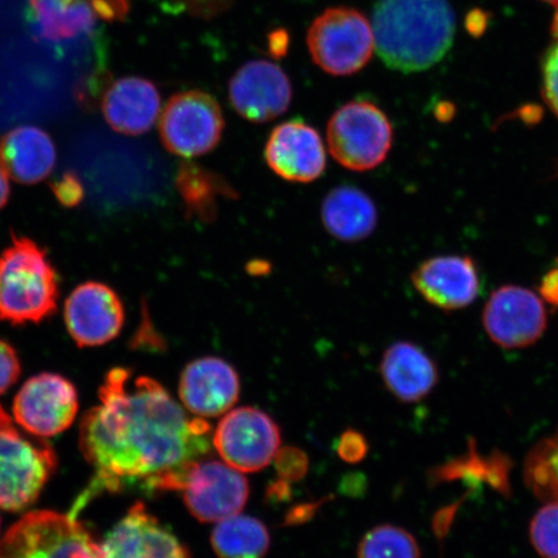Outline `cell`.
I'll return each instance as SVG.
<instances>
[{"label": "cell", "mask_w": 558, "mask_h": 558, "mask_svg": "<svg viewBox=\"0 0 558 558\" xmlns=\"http://www.w3.org/2000/svg\"><path fill=\"white\" fill-rule=\"evenodd\" d=\"M105 121L118 134L140 136L156 124L160 114L157 86L142 76H124L104 94Z\"/></svg>", "instance_id": "obj_19"}, {"label": "cell", "mask_w": 558, "mask_h": 558, "mask_svg": "<svg viewBox=\"0 0 558 558\" xmlns=\"http://www.w3.org/2000/svg\"><path fill=\"white\" fill-rule=\"evenodd\" d=\"M359 558H422L413 535L393 525L369 530L361 541Z\"/></svg>", "instance_id": "obj_27"}, {"label": "cell", "mask_w": 558, "mask_h": 558, "mask_svg": "<svg viewBox=\"0 0 558 558\" xmlns=\"http://www.w3.org/2000/svg\"><path fill=\"white\" fill-rule=\"evenodd\" d=\"M306 46L314 64L325 73L353 75L373 58V25L359 10L331 7L314 19L306 34Z\"/></svg>", "instance_id": "obj_5"}, {"label": "cell", "mask_w": 558, "mask_h": 558, "mask_svg": "<svg viewBox=\"0 0 558 558\" xmlns=\"http://www.w3.org/2000/svg\"><path fill=\"white\" fill-rule=\"evenodd\" d=\"M56 146L45 130L20 125L0 138V166L19 184L34 185L46 180L56 165Z\"/></svg>", "instance_id": "obj_20"}, {"label": "cell", "mask_w": 558, "mask_h": 558, "mask_svg": "<svg viewBox=\"0 0 558 558\" xmlns=\"http://www.w3.org/2000/svg\"><path fill=\"white\" fill-rule=\"evenodd\" d=\"M484 326L494 343L509 349L525 348L546 331L547 312L533 291L506 286L488 299Z\"/></svg>", "instance_id": "obj_14"}, {"label": "cell", "mask_w": 558, "mask_h": 558, "mask_svg": "<svg viewBox=\"0 0 558 558\" xmlns=\"http://www.w3.org/2000/svg\"><path fill=\"white\" fill-rule=\"evenodd\" d=\"M523 477L530 490L539 499L558 500V429L529 452Z\"/></svg>", "instance_id": "obj_26"}, {"label": "cell", "mask_w": 558, "mask_h": 558, "mask_svg": "<svg viewBox=\"0 0 558 558\" xmlns=\"http://www.w3.org/2000/svg\"><path fill=\"white\" fill-rule=\"evenodd\" d=\"M256 267L253 264L248 265L250 274H255L256 276H262L264 274H268L269 264L265 262H254Z\"/></svg>", "instance_id": "obj_38"}, {"label": "cell", "mask_w": 558, "mask_h": 558, "mask_svg": "<svg viewBox=\"0 0 558 558\" xmlns=\"http://www.w3.org/2000/svg\"><path fill=\"white\" fill-rule=\"evenodd\" d=\"M60 278L47 251L27 236L12 234L0 253V320L39 324L58 311Z\"/></svg>", "instance_id": "obj_3"}, {"label": "cell", "mask_w": 558, "mask_h": 558, "mask_svg": "<svg viewBox=\"0 0 558 558\" xmlns=\"http://www.w3.org/2000/svg\"><path fill=\"white\" fill-rule=\"evenodd\" d=\"M11 197V186L9 181V174L0 166V209L9 204Z\"/></svg>", "instance_id": "obj_37"}, {"label": "cell", "mask_w": 558, "mask_h": 558, "mask_svg": "<svg viewBox=\"0 0 558 558\" xmlns=\"http://www.w3.org/2000/svg\"><path fill=\"white\" fill-rule=\"evenodd\" d=\"M542 295L548 303L558 305V262L542 283Z\"/></svg>", "instance_id": "obj_36"}, {"label": "cell", "mask_w": 558, "mask_h": 558, "mask_svg": "<svg viewBox=\"0 0 558 558\" xmlns=\"http://www.w3.org/2000/svg\"><path fill=\"white\" fill-rule=\"evenodd\" d=\"M70 337L81 348L108 344L124 325L122 299L110 286L88 281L70 292L64 306Z\"/></svg>", "instance_id": "obj_13"}, {"label": "cell", "mask_w": 558, "mask_h": 558, "mask_svg": "<svg viewBox=\"0 0 558 558\" xmlns=\"http://www.w3.org/2000/svg\"><path fill=\"white\" fill-rule=\"evenodd\" d=\"M0 558H102L100 544L76 515L34 511L0 541Z\"/></svg>", "instance_id": "obj_7"}, {"label": "cell", "mask_w": 558, "mask_h": 558, "mask_svg": "<svg viewBox=\"0 0 558 558\" xmlns=\"http://www.w3.org/2000/svg\"><path fill=\"white\" fill-rule=\"evenodd\" d=\"M27 15L38 39L52 45L93 34L99 21L83 0H29Z\"/></svg>", "instance_id": "obj_23"}, {"label": "cell", "mask_w": 558, "mask_h": 558, "mask_svg": "<svg viewBox=\"0 0 558 558\" xmlns=\"http://www.w3.org/2000/svg\"><path fill=\"white\" fill-rule=\"evenodd\" d=\"M213 445L222 462L236 471L259 472L274 462L281 449V430L264 411L239 408L221 418Z\"/></svg>", "instance_id": "obj_9"}, {"label": "cell", "mask_w": 558, "mask_h": 558, "mask_svg": "<svg viewBox=\"0 0 558 558\" xmlns=\"http://www.w3.org/2000/svg\"><path fill=\"white\" fill-rule=\"evenodd\" d=\"M367 442L364 436L355 430H347L340 437L338 453L348 463H357L365 458Z\"/></svg>", "instance_id": "obj_34"}, {"label": "cell", "mask_w": 558, "mask_h": 558, "mask_svg": "<svg viewBox=\"0 0 558 558\" xmlns=\"http://www.w3.org/2000/svg\"><path fill=\"white\" fill-rule=\"evenodd\" d=\"M102 558H191L190 550L143 504H136L100 544Z\"/></svg>", "instance_id": "obj_17"}, {"label": "cell", "mask_w": 558, "mask_h": 558, "mask_svg": "<svg viewBox=\"0 0 558 558\" xmlns=\"http://www.w3.org/2000/svg\"><path fill=\"white\" fill-rule=\"evenodd\" d=\"M380 373L389 392L404 403L427 397L438 381V369L422 348L397 341L383 355Z\"/></svg>", "instance_id": "obj_21"}, {"label": "cell", "mask_w": 558, "mask_h": 558, "mask_svg": "<svg viewBox=\"0 0 558 558\" xmlns=\"http://www.w3.org/2000/svg\"><path fill=\"white\" fill-rule=\"evenodd\" d=\"M16 428L0 407V508L21 511L34 504L56 469L50 445Z\"/></svg>", "instance_id": "obj_6"}, {"label": "cell", "mask_w": 558, "mask_h": 558, "mask_svg": "<svg viewBox=\"0 0 558 558\" xmlns=\"http://www.w3.org/2000/svg\"><path fill=\"white\" fill-rule=\"evenodd\" d=\"M264 158L277 177L299 184L323 177L327 165L323 137L303 120L277 125L265 144Z\"/></svg>", "instance_id": "obj_15"}, {"label": "cell", "mask_w": 558, "mask_h": 558, "mask_svg": "<svg viewBox=\"0 0 558 558\" xmlns=\"http://www.w3.org/2000/svg\"><path fill=\"white\" fill-rule=\"evenodd\" d=\"M100 404L81 424L80 445L95 478L74 507L90 497L142 486L150 492H180L190 466L211 451V427L190 417L169 392L148 376L132 379L114 368L99 392Z\"/></svg>", "instance_id": "obj_1"}, {"label": "cell", "mask_w": 558, "mask_h": 558, "mask_svg": "<svg viewBox=\"0 0 558 558\" xmlns=\"http://www.w3.org/2000/svg\"><path fill=\"white\" fill-rule=\"evenodd\" d=\"M225 129L219 101L202 89L174 94L159 118V136L165 148L185 159L211 153L220 144Z\"/></svg>", "instance_id": "obj_8"}, {"label": "cell", "mask_w": 558, "mask_h": 558, "mask_svg": "<svg viewBox=\"0 0 558 558\" xmlns=\"http://www.w3.org/2000/svg\"><path fill=\"white\" fill-rule=\"evenodd\" d=\"M172 2L194 17L209 20L227 12L235 0H172Z\"/></svg>", "instance_id": "obj_33"}, {"label": "cell", "mask_w": 558, "mask_h": 558, "mask_svg": "<svg viewBox=\"0 0 558 558\" xmlns=\"http://www.w3.org/2000/svg\"><path fill=\"white\" fill-rule=\"evenodd\" d=\"M327 145L344 169L365 172L387 159L393 144V129L378 105L353 100L340 107L327 124Z\"/></svg>", "instance_id": "obj_4"}, {"label": "cell", "mask_w": 558, "mask_h": 558, "mask_svg": "<svg viewBox=\"0 0 558 558\" xmlns=\"http://www.w3.org/2000/svg\"><path fill=\"white\" fill-rule=\"evenodd\" d=\"M174 186L183 201L187 218L206 225L218 216L221 199L236 197V192L225 178L192 162L179 166Z\"/></svg>", "instance_id": "obj_24"}, {"label": "cell", "mask_w": 558, "mask_h": 558, "mask_svg": "<svg viewBox=\"0 0 558 558\" xmlns=\"http://www.w3.org/2000/svg\"><path fill=\"white\" fill-rule=\"evenodd\" d=\"M373 31L384 64L403 73L423 72L449 52L456 16L449 0H379Z\"/></svg>", "instance_id": "obj_2"}, {"label": "cell", "mask_w": 558, "mask_h": 558, "mask_svg": "<svg viewBox=\"0 0 558 558\" xmlns=\"http://www.w3.org/2000/svg\"><path fill=\"white\" fill-rule=\"evenodd\" d=\"M54 198L62 207L74 208L85 198V187L75 172L68 171L51 186Z\"/></svg>", "instance_id": "obj_29"}, {"label": "cell", "mask_w": 558, "mask_h": 558, "mask_svg": "<svg viewBox=\"0 0 558 558\" xmlns=\"http://www.w3.org/2000/svg\"><path fill=\"white\" fill-rule=\"evenodd\" d=\"M413 283L428 303L445 311L465 308L477 298L480 279L470 257L441 256L418 265Z\"/></svg>", "instance_id": "obj_18"}, {"label": "cell", "mask_w": 558, "mask_h": 558, "mask_svg": "<svg viewBox=\"0 0 558 558\" xmlns=\"http://www.w3.org/2000/svg\"><path fill=\"white\" fill-rule=\"evenodd\" d=\"M240 392L239 374L219 357L194 360L180 376L181 402L190 413L202 418L227 414L239 401Z\"/></svg>", "instance_id": "obj_16"}, {"label": "cell", "mask_w": 558, "mask_h": 558, "mask_svg": "<svg viewBox=\"0 0 558 558\" xmlns=\"http://www.w3.org/2000/svg\"><path fill=\"white\" fill-rule=\"evenodd\" d=\"M320 218L333 239L360 242L368 239L378 226V209L369 195L353 185L333 187L326 195Z\"/></svg>", "instance_id": "obj_22"}, {"label": "cell", "mask_w": 558, "mask_h": 558, "mask_svg": "<svg viewBox=\"0 0 558 558\" xmlns=\"http://www.w3.org/2000/svg\"><path fill=\"white\" fill-rule=\"evenodd\" d=\"M180 492L187 511L201 522H220L239 514L250 497L243 473L226 462L201 459L187 470Z\"/></svg>", "instance_id": "obj_10"}, {"label": "cell", "mask_w": 558, "mask_h": 558, "mask_svg": "<svg viewBox=\"0 0 558 558\" xmlns=\"http://www.w3.org/2000/svg\"><path fill=\"white\" fill-rule=\"evenodd\" d=\"M530 541L542 558H558V500L546 501L530 523Z\"/></svg>", "instance_id": "obj_28"}, {"label": "cell", "mask_w": 558, "mask_h": 558, "mask_svg": "<svg viewBox=\"0 0 558 558\" xmlns=\"http://www.w3.org/2000/svg\"><path fill=\"white\" fill-rule=\"evenodd\" d=\"M547 2H550V3H558V0H547Z\"/></svg>", "instance_id": "obj_39"}, {"label": "cell", "mask_w": 558, "mask_h": 558, "mask_svg": "<svg viewBox=\"0 0 558 558\" xmlns=\"http://www.w3.org/2000/svg\"><path fill=\"white\" fill-rule=\"evenodd\" d=\"M275 460L279 476L286 481H298L308 470V459L295 448L279 449Z\"/></svg>", "instance_id": "obj_30"}, {"label": "cell", "mask_w": 558, "mask_h": 558, "mask_svg": "<svg viewBox=\"0 0 558 558\" xmlns=\"http://www.w3.org/2000/svg\"><path fill=\"white\" fill-rule=\"evenodd\" d=\"M95 12L97 19L114 23L123 21L130 12V0H83Z\"/></svg>", "instance_id": "obj_35"}, {"label": "cell", "mask_w": 558, "mask_h": 558, "mask_svg": "<svg viewBox=\"0 0 558 558\" xmlns=\"http://www.w3.org/2000/svg\"><path fill=\"white\" fill-rule=\"evenodd\" d=\"M78 413V396L72 383L56 374H40L27 380L13 403L21 428L35 437L61 434Z\"/></svg>", "instance_id": "obj_11"}, {"label": "cell", "mask_w": 558, "mask_h": 558, "mask_svg": "<svg viewBox=\"0 0 558 558\" xmlns=\"http://www.w3.org/2000/svg\"><path fill=\"white\" fill-rule=\"evenodd\" d=\"M20 374V360L15 349L0 339V395L17 381Z\"/></svg>", "instance_id": "obj_32"}, {"label": "cell", "mask_w": 558, "mask_h": 558, "mask_svg": "<svg viewBox=\"0 0 558 558\" xmlns=\"http://www.w3.org/2000/svg\"><path fill=\"white\" fill-rule=\"evenodd\" d=\"M228 93L235 113L253 123L275 121L288 111L294 95L289 75L268 60L243 64L230 78Z\"/></svg>", "instance_id": "obj_12"}, {"label": "cell", "mask_w": 558, "mask_h": 558, "mask_svg": "<svg viewBox=\"0 0 558 558\" xmlns=\"http://www.w3.org/2000/svg\"><path fill=\"white\" fill-rule=\"evenodd\" d=\"M211 546L219 558H264L270 547V534L260 520L239 513L218 522Z\"/></svg>", "instance_id": "obj_25"}, {"label": "cell", "mask_w": 558, "mask_h": 558, "mask_svg": "<svg viewBox=\"0 0 558 558\" xmlns=\"http://www.w3.org/2000/svg\"><path fill=\"white\" fill-rule=\"evenodd\" d=\"M544 96L558 116V41L550 48L543 65Z\"/></svg>", "instance_id": "obj_31"}]
</instances>
